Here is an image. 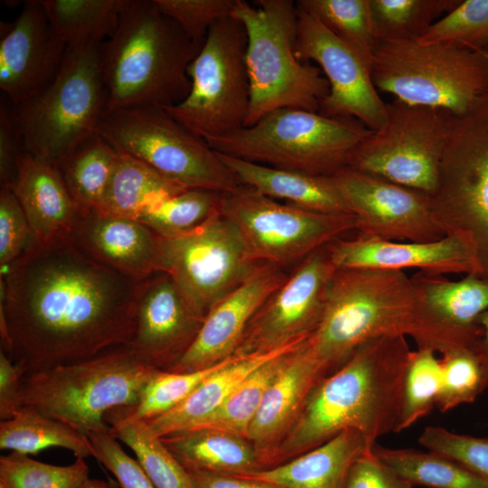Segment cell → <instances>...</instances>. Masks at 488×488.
I'll list each match as a JSON object with an SVG mask.
<instances>
[{
  "label": "cell",
  "instance_id": "cell-31",
  "mask_svg": "<svg viewBox=\"0 0 488 488\" xmlns=\"http://www.w3.org/2000/svg\"><path fill=\"white\" fill-rule=\"evenodd\" d=\"M129 0H40L66 47L99 44L115 33Z\"/></svg>",
  "mask_w": 488,
  "mask_h": 488
},
{
  "label": "cell",
  "instance_id": "cell-32",
  "mask_svg": "<svg viewBox=\"0 0 488 488\" xmlns=\"http://www.w3.org/2000/svg\"><path fill=\"white\" fill-rule=\"evenodd\" d=\"M49 447L65 448L76 458L92 456V446L87 435L34 408L23 406L11 418L1 420L2 450L29 455Z\"/></svg>",
  "mask_w": 488,
  "mask_h": 488
},
{
  "label": "cell",
  "instance_id": "cell-5",
  "mask_svg": "<svg viewBox=\"0 0 488 488\" xmlns=\"http://www.w3.org/2000/svg\"><path fill=\"white\" fill-rule=\"evenodd\" d=\"M231 16L247 34L249 105L244 127L278 108L319 112L329 83L319 67L295 52L297 5L292 0H236Z\"/></svg>",
  "mask_w": 488,
  "mask_h": 488
},
{
  "label": "cell",
  "instance_id": "cell-13",
  "mask_svg": "<svg viewBox=\"0 0 488 488\" xmlns=\"http://www.w3.org/2000/svg\"><path fill=\"white\" fill-rule=\"evenodd\" d=\"M384 124L352 151L348 167L432 194L448 131V114L395 99Z\"/></svg>",
  "mask_w": 488,
  "mask_h": 488
},
{
  "label": "cell",
  "instance_id": "cell-52",
  "mask_svg": "<svg viewBox=\"0 0 488 488\" xmlns=\"http://www.w3.org/2000/svg\"><path fill=\"white\" fill-rule=\"evenodd\" d=\"M25 371L0 352V418L6 420L23 405V379Z\"/></svg>",
  "mask_w": 488,
  "mask_h": 488
},
{
  "label": "cell",
  "instance_id": "cell-27",
  "mask_svg": "<svg viewBox=\"0 0 488 488\" xmlns=\"http://www.w3.org/2000/svg\"><path fill=\"white\" fill-rule=\"evenodd\" d=\"M371 448L360 432L344 430L290 461L233 476L284 488H345L353 462Z\"/></svg>",
  "mask_w": 488,
  "mask_h": 488
},
{
  "label": "cell",
  "instance_id": "cell-47",
  "mask_svg": "<svg viewBox=\"0 0 488 488\" xmlns=\"http://www.w3.org/2000/svg\"><path fill=\"white\" fill-rule=\"evenodd\" d=\"M192 40L204 41L211 26L230 16L236 0H154Z\"/></svg>",
  "mask_w": 488,
  "mask_h": 488
},
{
  "label": "cell",
  "instance_id": "cell-19",
  "mask_svg": "<svg viewBox=\"0 0 488 488\" xmlns=\"http://www.w3.org/2000/svg\"><path fill=\"white\" fill-rule=\"evenodd\" d=\"M0 89L13 107L42 92L56 78L67 47L38 1H26L12 23L1 25Z\"/></svg>",
  "mask_w": 488,
  "mask_h": 488
},
{
  "label": "cell",
  "instance_id": "cell-53",
  "mask_svg": "<svg viewBox=\"0 0 488 488\" xmlns=\"http://www.w3.org/2000/svg\"><path fill=\"white\" fill-rule=\"evenodd\" d=\"M196 488H284L277 484L204 471H188Z\"/></svg>",
  "mask_w": 488,
  "mask_h": 488
},
{
  "label": "cell",
  "instance_id": "cell-34",
  "mask_svg": "<svg viewBox=\"0 0 488 488\" xmlns=\"http://www.w3.org/2000/svg\"><path fill=\"white\" fill-rule=\"evenodd\" d=\"M111 435L126 444L156 488H196L194 482L161 438L149 436L141 420L128 416L123 407L105 415Z\"/></svg>",
  "mask_w": 488,
  "mask_h": 488
},
{
  "label": "cell",
  "instance_id": "cell-45",
  "mask_svg": "<svg viewBox=\"0 0 488 488\" xmlns=\"http://www.w3.org/2000/svg\"><path fill=\"white\" fill-rule=\"evenodd\" d=\"M443 356L442 387L436 406L441 412H447L473 402L485 386L474 348L453 351Z\"/></svg>",
  "mask_w": 488,
  "mask_h": 488
},
{
  "label": "cell",
  "instance_id": "cell-29",
  "mask_svg": "<svg viewBox=\"0 0 488 488\" xmlns=\"http://www.w3.org/2000/svg\"><path fill=\"white\" fill-rule=\"evenodd\" d=\"M187 471L238 475L259 468L249 440L212 429H190L161 438Z\"/></svg>",
  "mask_w": 488,
  "mask_h": 488
},
{
  "label": "cell",
  "instance_id": "cell-55",
  "mask_svg": "<svg viewBox=\"0 0 488 488\" xmlns=\"http://www.w3.org/2000/svg\"><path fill=\"white\" fill-rule=\"evenodd\" d=\"M81 488H117V487L107 481L89 477L83 483Z\"/></svg>",
  "mask_w": 488,
  "mask_h": 488
},
{
  "label": "cell",
  "instance_id": "cell-17",
  "mask_svg": "<svg viewBox=\"0 0 488 488\" xmlns=\"http://www.w3.org/2000/svg\"><path fill=\"white\" fill-rule=\"evenodd\" d=\"M332 176L361 234L411 242L435 241L446 235L427 194L348 166Z\"/></svg>",
  "mask_w": 488,
  "mask_h": 488
},
{
  "label": "cell",
  "instance_id": "cell-24",
  "mask_svg": "<svg viewBox=\"0 0 488 488\" xmlns=\"http://www.w3.org/2000/svg\"><path fill=\"white\" fill-rule=\"evenodd\" d=\"M326 371L309 338L289 354L267 389L249 429L248 440L257 451L258 469L267 447L278 440L297 418L309 393Z\"/></svg>",
  "mask_w": 488,
  "mask_h": 488
},
{
  "label": "cell",
  "instance_id": "cell-30",
  "mask_svg": "<svg viewBox=\"0 0 488 488\" xmlns=\"http://www.w3.org/2000/svg\"><path fill=\"white\" fill-rule=\"evenodd\" d=\"M118 154L99 210L138 220L155 203L188 189L145 163L127 154Z\"/></svg>",
  "mask_w": 488,
  "mask_h": 488
},
{
  "label": "cell",
  "instance_id": "cell-38",
  "mask_svg": "<svg viewBox=\"0 0 488 488\" xmlns=\"http://www.w3.org/2000/svg\"><path fill=\"white\" fill-rule=\"evenodd\" d=\"M296 5L315 16L371 70L379 40L370 0H299Z\"/></svg>",
  "mask_w": 488,
  "mask_h": 488
},
{
  "label": "cell",
  "instance_id": "cell-48",
  "mask_svg": "<svg viewBox=\"0 0 488 488\" xmlns=\"http://www.w3.org/2000/svg\"><path fill=\"white\" fill-rule=\"evenodd\" d=\"M33 239L29 221L11 187L0 190V267L6 269Z\"/></svg>",
  "mask_w": 488,
  "mask_h": 488
},
{
  "label": "cell",
  "instance_id": "cell-20",
  "mask_svg": "<svg viewBox=\"0 0 488 488\" xmlns=\"http://www.w3.org/2000/svg\"><path fill=\"white\" fill-rule=\"evenodd\" d=\"M337 268L405 270L418 268L434 275L481 276L475 246L461 231L430 242L391 241L360 234L352 239H335L327 245Z\"/></svg>",
  "mask_w": 488,
  "mask_h": 488
},
{
  "label": "cell",
  "instance_id": "cell-4",
  "mask_svg": "<svg viewBox=\"0 0 488 488\" xmlns=\"http://www.w3.org/2000/svg\"><path fill=\"white\" fill-rule=\"evenodd\" d=\"M203 42L190 38L154 0H129L115 33L100 46L107 112L183 100L191 89L188 67Z\"/></svg>",
  "mask_w": 488,
  "mask_h": 488
},
{
  "label": "cell",
  "instance_id": "cell-25",
  "mask_svg": "<svg viewBox=\"0 0 488 488\" xmlns=\"http://www.w3.org/2000/svg\"><path fill=\"white\" fill-rule=\"evenodd\" d=\"M11 188L34 240L70 239L79 209L55 165L24 152L18 160Z\"/></svg>",
  "mask_w": 488,
  "mask_h": 488
},
{
  "label": "cell",
  "instance_id": "cell-54",
  "mask_svg": "<svg viewBox=\"0 0 488 488\" xmlns=\"http://www.w3.org/2000/svg\"><path fill=\"white\" fill-rule=\"evenodd\" d=\"M476 323L482 328V336L474 351L481 362L483 384L486 388L488 386V310L478 317Z\"/></svg>",
  "mask_w": 488,
  "mask_h": 488
},
{
  "label": "cell",
  "instance_id": "cell-21",
  "mask_svg": "<svg viewBox=\"0 0 488 488\" xmlns=\"http://www.w3.org/2000/svg\"><path fill=\"white\" fill-rule=\"evenodd\" d=\"M204 318L164 272L143 281L129 345L145 362L169 371L194 341Z\"/></svg>",
  "mask_w": 488,
  "mask_h": 488
},
{
  "label": "cell",
  "instance_id": "cell-26",
  "mask_svg": "<svg viewBox=\"0 0 488 488\" xmlns=\"http://www.w3.org/2000/svg\"><path fill=\"white\" fill-rule=\"evenodd\" d=\"M308 338L273 350L235 353L176 407L156 418L141 420L145 432L162 438L193 427L216 410L254 371L275 357L296 349Z\"/></svg>",
  "mask_w": 488,
  "mask_h": 488
},
{
  "label": "cell",
  "instance_id": "cell-43",
  "mask_svg": "<svg viewBox=\"0 0 488 488\" xmlns=\"http://www.w3.org/2000/svg\"><path fill=\"white\" fill-rule=\"evenodd\" d=\"M230 357L210 367L192 371L174 372L159 370L143 389L137 404L123 408L128 416L137 420L156 418L183 401Z\"/></svg>",
  "mask_w": 488,
  "mask_h": 488
},
{
  "label": "cell",
  "instance_id": "cell-12",
  "mask_svg": "<svg viewBox=\"0 0 488 488\" xmlns=\"http://www.w3.org/2000/svg\"><path fill=\"white\" fill-rule=\"evenodd\" d=\"M246 47L239 21L231 15L218 21L188 67V95L163 108L203 140L244 127L249 105Z\"/></svg>",
  "mask_w": 488,
  "mask_h": 488
},
{
  "label": "cell",
  "instance_id": "cell-46",
  "mask_svg": "<svg viewBox=\"0 0 488 488\" xmlns=\"http://www.w3.org/2000/svg\"><path fill=\"white\" fill-rule=\"evenodd\" d=\"M418 442L428 451L448 457L488 479V438L454 433L442 427H427Z\"/></svg>",
  "mask_w": 488,
  "mask_h": 488
},
{
  "label": "cell",
  "instance_id": "cell-44",
  "mask_svg": "<svg viewBox=\"0 0 488 488\" xmlns=\"http://www.w3.org/2000/svg\"><path fill=\"white\" fill-rule=\"evenodd\" d=\"M418 41L452 43L488 56V0L460 1Z\"/></svg>",
  "mask_w": 488,
  "mask_h": 488
},
{
  "label": "cell",
  "instance_id": "cell-28",
  "mask_svg": "<svg viewBox=\"0 0 488 488\" xmlns=\"http://www.w3.org/2000/svg\"><path fill=\"white\" fill-rule=\"evenodd\" d=\"M241 185L274 200L323 213L352 214L333 176L277 169L218 153Z\"/></svg>",
  "mask_w": 488,
  "mask_h": 488
},
{
  "label": "cell",
  "instance_id": "cell-41",
  "mask_svg": "<svg viewBox=\"0 0 488 488\" xmlns=\"http://www.w3.org/2000/svg\"><path fill=\"white\" fill-rule=\"evenodd\" d=\"M89 473L84 458L55 465L15 452L0 457L1 488H81Z\"/></svg>",
  "mask_w": 488,
  "mask_h": 488
},
{
  "label": "cell",
  "instance_id": "cell-35",
  "mask_svg": "<svg viewBox=\"0 0 488 488\" xmlns=\"http://www.w3.org/2000/svg\"><path fill=\"white\" fill-rule=\"evenodd\" d=\"M373 454L412 485L427 488H488V479L434 452L372 446Z\"/></svg>",
  "mask_w": 488,
  "mask_h": 488
},
{
  "label": "cell",
  "instance_id": "cell-23",
  "mask_svg": "<svg viewBox=\"0 0 488 488\" xmlns=\"http://www.w3.org/2000/svg\"><path fill=\"white\" fill-rule=\"evenodd\" d=\"M70 239L97 262L136 282L159 272L160 237L137 220L99 209L79 211Z\"/></svg>",
  "mask_w": 488,
  "mask_h": 488
},
{
  "label": "cell",
  "instance_id": "cell-3",
  "mask_svg": "<svg viewBox=\"0 0 488 488\" xmlns=\"http://www.w3.org/2000/svg\"><path fill=\"white\" fill-rule=\"evenodd\" d=\"M412 351L405 337L371 339L309 393L276 459L308 451L344 430L360 432L372 447L398 432Z\"/></svg>",
  "mask_w": 488,
  "mask_h": 488
},
{
  "label": "cell",
  "instance_id": "cell-2",
  "mask_svg": "<svg viewBox=\"0 0 488 488\" xmlns=\"http://www.w3.org/2000/svg\"><path fill=\"white\" fill-rule=\"evenodd\" d=\"M383 336L411 337L418 348L446 354L474 349L482 329L442 319L404 271L336 267L323 315L309 337L317 358L326 371L338 368L362 343Z\"/></svg>",
  "mask_w": 488,
  "mask_h": 488
},
{
  "label": "cell",
  "instance_id": "cell-36",
  "mask_svg": "<svg viewBox=\"0 0 488 488\" xmlns=\"http://www.w3.org/2000/svg\"><path fill=\"white\" fill-rule=\"evenodd\" d=\"M411 277L429 307L451 324L475 326L478 317L488 310V280L478 275H466L459 281H450L443 275L418 271Z\"/></svg>",
  "mask_w": 488,
  "mask_h": 488
},
{
  "label": "cell",
  "instance_id": "cell-51",
  "mask_svg": "<svg viewBox=\"0 0 488 488\" xmlns=\"http://www.w3.org/2000/svg\"><path fill=\"white\" fill-rule=\"evenodd\" d=\"M24 153L21 132L16 124L12 106L0 105V183L12 187L17 163Z\"/></svg>",
  "mask_w": 488,
  "mask_h": 488
},
{
  "label": "cell",
  "instance_id": "cell-7",
  "mask_svg": "<svg viewBox=\"0 0 488 488\" xmlns=\"http://www.w3.org/2000/svg\"><path fill=\"white\" fill-rule=\"evenodd\" d=\"M371 131L355 119L285 108L205 141L218 153L251 163L331 176L348 166L352 151Z\"/></svg>",
  "mask_w": 488,
  "mask_h": 488
},
{
  "label": "cell",
  "instance_id": "cell-33",
  "mask_svg": "<svg viewBox=\"0 0 488 488\" xmlns=\"http://www.w3.org/2000/svg\"><path fill=\"white\" fill-rule=\"evenodd\" d=\"M118 155L96 131L58 164L79 211L99 207Z\"/></svg>",
  "mask_w": 488,
  "mask_h": 488
},
{
  "label": "cell",
  "instance_id": "cell-10",
  "mask_svg": "<svg viewBox=\"0 0 488 488\" xmlns=\"http://www.w3.org/2000/svg\"><path fill=\"white\" fill-rule=\"evenodd\" d=\"M97 131L117 152L145 163L185 188L223 194L241 186L205 140L161 107L139 105L108 111Z\"/></svg>",
  "mask_w": 488,
  "mask_h": 488
},
{
  "label": "cell",
  "instance_id": "cell-15",
  "mask_svg": "<svg viewBox=\"0 0 488 488\" xmlns=\"http://www.w3.org/2000/svg\"><path fill=\"white\" fill-rule=\"evenodd\" d=\"M259 264L221 211L192 231L160 237L159 272L172 277L203 318Z\"/></svg>",
  "mask_w": 488,
  "mask_h": 488
},
{
  "label": "cell",
  "instance_id": "cell-6",
  "mask_svg": "<svg viewBox=\"0 0 488 488\" xmlns=\"http://www.w3.org/2000/svg\"><path fill=\"white\" fill-rule=\"evenodd\" d=\"M159 370L142 361L129 345L91 359L27 373L23 405L88 435L108 429L105 415L133 407Z\"/></svg>",
  "mask_w": 488,
  "mask_h": 488
},
{
  "label": "cell",
  "instance_id": "cell-22",
  "mask_svg": "<svg viewBox=\"0 0 488 488\" xmlns=\"http://www.w3.org/2000/svg\"><path fill=\"white\" fill-rule=\"evenodd\" d=\"M286 278L277 266L260 263L207 314L191 346L167 371L201 370L234 355L256 314Z\"/></svg>",
  "mask_w": 488,
  "mask_h": 488
},
{
  "label": "cell",
  "instance_id": "cell-40",
  "mask_svg": "<svg viewBox=\"0 0 488 488\" xmlns=\"http://www.w3.org/2000/svg\"><path fill=\"white\" fill-rule=\"evenodd\" d=\"M459 0H370L380 42L419 40Z\"/></svg>",
  "mask_w": 488,
  "mask_h": 488
},
{
  "label": "cell",
  "instance_id": "cell-8",
  "mask_svg": "<svg viewBox=\"0 0 488 488\" xmlns=\"http://www.w3.org/2000/svg\"><path fill=\"white\" fill-rule=\"evenodd\" d=\"M100 46L67 47L54 80L27 102L12 106L24 152L57 167L97 131L108 103Z\"/></svg>",
  "mask_w": 488,
  "mask_h": 488
},
{
  "label": "cell",
  "instance_id": "cell-1",
  "mask_svg": "<svg viewBox=\"0 0 488 488\" xmlns=\"http://www.w3.org/2000/svg\"><path fill=\"white\" fill-rule=\"evenodd\" d=\"M142 283L70 238L33 239L1 280V351L27 374L130 345Z\"/></svg>",
  "mask_w": 488,
  "mask_h": 488
},
{
  "label": "cell",
  "instance_id": "cell-50",
  "mask_svg": "<svg viewBox=\"0 0 488 488\" xmlns=\"http://www.w3.org/2000/svg\"><path fill=\"white\" fill-rule=\"evenodd\" d=\"M345 488H414L389 465L367 450L352 464Z\"/></svg>",
  "mask_w": 488,
  "mask_h": 488
},
{
  "label": "cell",
  "instance_id": "cell-39",
  "mask_svg": "<svg viewBox=\"0 0 488 488\" xmlns=\"http://www.w3.org/2000/svg\"><path fill=\"white\" fill-rule=\"evenodd\" d=\"M221 195L188 188L155 203L137 221L161 238L179 236L195 230L221 211Z\"/></svg>",
  "mask_w": 488,
  "mask_h": 488
},
{
  "label": "cell",
  "instance_id": "cell-9",
  "mask_svg": "<svg viewBox=\"0 0 488 488\" xmlns=\"http://www.w3.org/2000/svg\"><path fill=\"white\" fill-rule=\"evenodd\" d=\"M371 76L399 100L458 115L488 93V56L446 42H380Z\"/></svg>",
  "mask_w": 488,
  "mask_h": 488
},
{
  "label": "cell",
  "instance_id": "cell-42",
  "mask_svg": "<svg viewBox=\"0 0 488 488\" xmlns=\"http://www.w3.org/2000/svg\"><path fill=\"white\" fill-rule=\"evenodd\" d=\"M442 387V363L430 348L412 351L405 374L402 409L398 432L430 412Z\"/></svg>",
  "mask_w": 488,
  "mask_h": 488
},
{
  "label": "cell",
  "instance_id": "cell-14",
  "mask_svg": "<svg viewBox=\"0 0 488 488\" xmlns=\"http://www.w3.org/2000/svg\"><path fill=\"white\" fill-rule=\"evenodd\" d=\"M221 212L237 227L250 257L274 266L305 258L357 229L353 214L281 203L244 185L221 195Z\"/></svg>",
  "mask_w": 488,
  "mask_h": 488
},
{
  "label": "cell",
  "instance_id": "cell-37",
  "mask_svg": "<svg viewBox=\"0 0 488 488\" xmlns=\"http://www.w3.org/2000/svg\"><path fill=\"white\" fill-rule=\"evenodd\" d=\"M295 350L275 357L254 371L216 410L190 429L218 430L248 439L249 427L267 389Z\"/></svg>",
  "mask_w": 488,
  "mask_h": 488
},
{
  "label": "cell",
  "instance_id": "cell-18",
  "mask_svg": "<svg viewBox=\"0 0 488 488\" xmlns=\"http://www.w3.org/2000/svg\"><path fill=\"white\" fill-rule=\"evenodd\" d=\"M335 269L327 246L304 258L256 314L236 353L273 350L310 336L323 315Z\"/></svg>",
  "mask_w": 488,
  "mask_h": 488
},
{
  "label": "cell",
  "instance_id": "cell-49",
  "mask_svg": "<svg viewBox=\"0 0 488 488\" xmlns=\"http://www.w3.org/2000/svg\"><path fill=\"white\" fill-rule=\"evenodd\" d=\"M92 456L117 479L120 488H156L136 459L128 455L109 428L90 432Z\"/></svg>",
  "mask_w": 488,
  "mask_h": 488
},
{
  "label": "cell",
  "instance_id": "cell-16",
  "mask_svg": "<svg viewBox=\"0 0 488 488\" xmlns=\"http://www.w3.org/2000/svg\"><path fill=\"white\" fill-rule=\"evenodd\" d=\"M297 16L296 56L302 62L317 63L329 83V93L321 102L319 113L355 119L371 130L380 128L386 120L387 108L374 85L371 68L315 16L298 5Z\"/></svg>",
  "mask_w": 488,
  "mask_h": 488
},
{
  "label": "cell",
  "instance_id": "cell-11",
  "mask_svg": "<svg viewBox=\"0 0 488 488\" xmlns=\"http://www.w3.org/2000/svg\"><path fill=\"white\" fill-rule=\"evenodd\" d=\"M448 114V131L436 191L428 195L446 234L461 231L473 240L488 280V93L467 111Z\"/></svg>",
  "mask_w": 488,
  "mask_h": 488
}]
</instances>
